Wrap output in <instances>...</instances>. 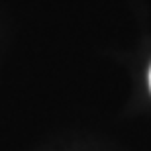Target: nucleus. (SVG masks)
Instances as JSON below:
<instances>
[{
    "instance_id": "1",
    "label": "nucleus",
    "mask_w": 151,
    "mask_h": 151,
    "mask_svg": "<svg viewBox=\"0 0 151 151\" xmlns=\"http://www.w3.org/2000/svg\"><path fill=\"white\" fill-rule=\"evenodd\" d=\"M149 84H151V71H149Z\"/></svg>"
}]
</instances>
